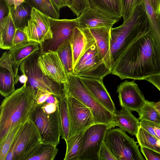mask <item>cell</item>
Segmentation results:
<instances>
[{"instance_id":"obj_34","label":"cell","mask_w":160,"mask_h":160,"mask_svg":"<svg viewBox=\"0 0 160 160\" xmlns=\"http://www.w3.org/2000/svg\"><path fill=\"white\" fill-rule=\"evenodd\" d=\"M25 122L19 123L13 127L9 130L3 140L0 142V160H5L19 130Z\"/></svg>"},{"instance_id":"obj_18","label":"cell","mask_w":160,"mask_h":160,"mask_svg":"<svg viewBox=\"0 0 160 160\" xmlns=\"http://www.w3.org/2000/svg\"><path fill=\"white\" fill-rule=\"evenodd\" d=\"M111 29L99 27L89 29L94 39L100 57L107 68L111 71L114 64L110 47Z\"/></svg>"},{"instance_id":"obj_20","label":"cell","mask_w":160,"mask_h":160,"mask_svg":"<svg viewBox=\"0 0 160 160\" xmlns=\"http://www.w3.org/2000/svg\"><path fill=\"white\" fill-rule=\"evenodd\" d=\"M40 51V44L30 41L14 47L5 52L6 56L15 69L18 71L19 66L24 60L31 55Z\"/></svg>"},{"instance_id":"obj_32","label":"cell","mask_w":160,"mask_h":160,"mask_svg":"<svg viewBox=\"0 0 160 160\" xmlns=\"http://www.w3.org/2000/svg\"><path fill=\"white\" fill-rule=\"evenodd\" d=\"M25 2L47 16L58 19L60 13L56 10L51 0H25Z\"/></svg>"},{"instance_id":"obj_25","label":"cell","mask_w":160,"mask_h":160,"mask_svg":"<svg viewBox=\"0 0 160 160\" xmlns=\"http://www.w3.org/2000/svg\"><path fill=\"white\" fill-rule=\"evenodd\" d=\"M151 32L160 48V14L157 13L149 0H143Z\"/></svg>"},{"instance_id":"obj_43","label":"cell","mask_w":160,"mask_h":160,"mask_svg":"<svg viewBox=\"0 0 160 160\" xmlns=\"http://www.w3.org/2000/svg\"><path fill=\"white\" fill-rule=\"evenodd\" d=\"M58 103L45 102L40 106L44 112L48 114H51L55 112L58 110Z\"/></svg>"},{"instance_id":"obj_22","label":"cell","mask_w":160,"mask_h":160,"mask_svg":"<svg viewBox=\"0 0 160 160\" xmlns=\"http://www.w3.org/2000/svg\"><path fill=\"white\" fill-rule=\"evenodd\" d=\"M94 9L120 20L122 17L121 0H88Z\"/></svg>"},{"instance_id":"obj_4","label":"cell","mask_w":160,"mask_h":160,"mask_svg":"<svg viewBox=\"0 0 160 160\" xmlns=\"http://www.w3.org/2000/svg\"><path fill=\"white\" fill-rule=\"evenodd\" d=\"M63 85L64 96L75 98L90 109L95 124L103 123L110 128L114 127L113 114L93 97L78 77L67 75V81Z\"/></svg>"},{"instance_id":"obj_29","label":"cell","mask_w":160,"mask_h":160,"mask_svg":"<svg viewBox=\"0 0 160 160\" xmlns=\"http://www.w3.org/2000/svg\"><path fill=\"white\" fill-rule=\"evenodd\" d=\"M56 52L62 62L67 75L73 74V58L70 40L65 41Z\"/></svg>"},{"instance_id":"obj_2","label":"cell","mask_w":160,"mask_h":160,"mask_svg":"<svg viewBox=\"0 0 160 160\" xmlns=\"http://www.w3.org/2000/svg\"><path fill=\"white\" fill-rule=\"evenodd\" d=\"M27 81L20 88L5 98L0 108V142L9 130L29 118L35 104L36 90L27 85Z\"/></svg>"},{"instance_id":"obj_15","label":"cell","mask_w":160,"mask_h":160,"mask_svg":"<svg viewBox=\"0 0 160 160\" xmlns=\"http://www.w3.org/2000/svg\"><path fill=\"white\" fill-rule=\"evenodd\" d=\"M76 19L78 27L83 29L99 27L111 29L120 20L100 12L91 6L86 8Z\"/></svg>"},{"instance_id":"obj_41","label":"cell","mask_w":160,"mask_h":160,"mask_svg":"<svg viewBox=\"0 0 160 160\" xmlns=\"http://www.w3.org/2000/svg\"><path fill=\"white\" fill-rule=\"evenodd\" d=\"M140 150L146 160H160V153L152 149L140 147Z\"/></svg>"},{"instance_id":"obj_31","label":"cell","mask_w":160,"mask_h":160,"mask_svg":"<svg viewBox=\"0 0 160 160\" xmlns=\"http://www.w3.org/2000/svg\"><path fill=\"white\" fill-rule=\"evenodd\" d=\"M135 136L141 147L147 148L160 153V140L141 126Z\"/></svg>"},{"instance_id":"obj_17","label":"cell","mask_w":160,"mask_h":160,"mask_svg":"<svg viewBox=\"0 0 160 160\" xmlns=\"http://www.w3.org/2000/svg\"><path fill=\"white\" fill-rule=\"evenodd\" d=\"M93 97L112 114L116 110L103 80L78 77Z\"/></svg>"},{"instance_id":"obj_7","label":"cell","mask_w":160,"mask_h":160,"mask_svg":"<svg viewBox=\"0 0 160 160\" xmlns=\"http://www.w3.org/2000/svg\"><path fill=\"white\" fill-rule=\"evenodd\" d=\"M104 142L117 160H144L134 138L120 128H109Z\"/></svg>"},{"instance_id":"obj_47","label":"cell","mask_w":160,"mask_h":160,"mask_svg":"<svg viewBox=\"0 0 160 160\" xmlns=\"http://www.w3.org/2000/svg\"><path fill=\"white\" fill-rule=\"evenodd\" d=\"M53 6L58 12L60 13V11L61 8L66 7L62 0H51Z\"/></svg>"},{"instance_id":"obj_6","label":"cell","mask_w":160,"mask_h":160,"mask_svg":"<svg viewBox=\"0 0 160 160\" xmlns=\"http://www.w3.org/2000/svg\"><path fill=\"white\" fill-rule=\"evenodd\" d=\"M42 142L38 129L29 118L19 130L5 160H26L28 156Z\"/></svg>"},{"instance_id":"obj_48","label":"cell","mask_w":160,"mask_h":160,"mask_svg":"<svg viewBox=\"0 0 160 160\" xmlns=\"http://www.w3.org/2000/svg\"><path fill=\"white\" fill-rule=\"evenodd\" d=\"M156 12L160 14V0H149Z\"/></svg>"},{"instance_id":"obj_49","label":"cell","mask_w":160,"mask_h":160,"mask_svg":"<svg viewBox=\"0 0 160 160\" xmlns=\"http://www.w3.org/2000/svg\"><path fill=\"white\" fill-rule=\"evenodd\" d=\"M65 6L68 7L72 10L73 3V0H62Z\"/></svg>"},{"instance_id":"obj_28","label":"cell","mask_w":160,"mask_h":160,"mask_svg":"<svg viewBox=\"0 0 160 160\" xmlns=\"http://www.w3.org/2000/svg\"><path fill=\"white\" fill-rule=\"evenodd\" d=\"M83 133L73 135L65 141L66 150L64 160H78Z\"/></svg>"},{"instance_id":"obj_27","label":"cell","mask_w":160,"mask_h":160,"mask_svg":"<svg viewBox=\"0 0 160 160\" xmlns=\"http://www.w3.org/2000/svg\"><path fill=\"white\" fill-rule=\"evenodd\" d=\"M58 110L60 118L62 138L65 141L69 137L70 121L66 98L64 96L59 98Z\"/></svg>"},{"instance_id":"obj_46","label":"cell","mask_w":160,"mask_h":160,"mask_svg":"<svg viewBox=\"0 0 160 160\" xmlns=\"http://www.w3.org/2000/svg\"><path fill=\"white\" fill-rule=\"evenodd\" d=\"M10 8L13 7L16 9L22 3L25 2V0H5Z\"/></svg>"},{"instance_id":"obj_3","label":"cell","mask_w":160,"mask_h":160,"mask_svg":"<svg viewBox=\"0 0 160 160\" xmlns=\"http://www.w3.org/2000/svg\"><path fill=\"white\" fill-rule=\"evenodd\" d=\"M151 31L143 5L137 7L120 26L112 28L110 31V47L113 64L133 42Z\"/></svg>"},{"instance_id":"obj_42","label":"cell","mask_w":160,"mask_h":160,"mask_svg":"<svg viewBox=\"0 0 160 160\" xmlns=\"http://www.w3.org/2000/svg\"><path fill=\"white\" fill-rule=\"evenodd\" d=\"M50 93L40 89L37 90L35 97V103L40 105L44 103Z\"/></svg>"},{"instance_id":"obj_26","label":"cell","mask_w":160,"mask_h":160,"mask_svg":"<svg viewBox=\"0 0 160 160\" xmlns=\"http://www.w3.org/2000/svg\"><path fill=\"white\" fill-rule=\"evenodd\" d=\"M19 80L16 78L8 69L0 67V93L6 98L15 91V85Z\"/></svg>"},{"instance_id":"obj_30","label":"cell","mask_w":160,"mask_h":160,"mask_svg":"<svg viewBox=\"0 0 160 160\" xmlns=\"http://www.w3.org/2000/svg\"><path fill=\"white\" fill-rule=\"evenodd\" d=\"M155 102L145 100L137 111L139 120H144L160 125V114L155 107Z\"/></svg>"},{"instance_id":"obj_35","label":"cell","mask_w":160,"mask_h":160,"mask_svg":"<svg viewBox=\"0 0 160 160\" xmlns=\"http://www.w3.org/2000/svg\"><path fill=\"white\" fill-rule=\"evenodd\" d=\"M23 31L26 35L29 41H33L40 44L45 40V37L42 31L38 24L31 19Z\"/></svg>"},{"instance_id":"obj_16","label":"cell","mask_w":160,"mask_h":160,"mask_svg":"<svg viewBox=\"0 0 160 160\" xmlns=\"http://www.w3.org/2000/svg\"><path fill=\"white\" fill-rule=\"evenodd\" d=\"M69 40L72 53L74 70L81 57L95 41L89 29H81L77 26L73 29Z\"/></svg>"},{"instance_id":"obj_10","label":"cell","mask_w":160,"mask_h":160,"mask_svg":"<svg viewBox=\"0 0 160 160\" xmlns=\"http://www.w3.org/2000/svg\"><path fill=\"white\" fill-rule=\"evenodd\" d=\"M109 128L106 124L97 123L84 131L78 160H99V151Z\"/></svg>"},{"instance_id":"obj_37","label":"cell","mask_w":160,"mask_h":160,"mask_svg":"<svg viewBox=\"0 0 160 160\" xmlns=\"http://www.w3.org/2000/svg\"><path fill=\"white\" fill-rule=\"evenodd\" d=\"M140 121V126L160 140V125L145 120Z\"/></svg>"},{"instance_id":"obj_5","label":"cell","mask_w":160,"mask_h":160,"mask_svg":"<svg viewBox=\"0 0 160 160\" xmlns=\"http://www.w3.org/2000/svg\"><path fill=\"white\" fill-rule=\"evenodd\" d=\"M40 53L39 51L31 55L20 66L22 75L27 78L26 84L36 91L40 89L61 98L64 96L63 84L56 82L42 72L38 64Z\"/></svg>"},{"instance_id":"obj_36","label":"cell","mask_w":160,"mask_h":160,"mask_svg":"<svg viewBox=\"0 0 160 160\" xmlns=\"http://www.w3.org/2000/svg\"><path fill=\"white\" fill-rule=\"evenodd\" d=\"M121 1L123 22L129 18L137 7L143 4V0H121Z\"/></svg>"},{"instance_id":"obj_11","label":"cell","mask_w":160,"mask_h":160,"mask_svg":"<svg viewBox=\"0 0 160 160\" xmlns=\"http://www.w3.org/2000/svg\"><path fill=\"white\" fill-rule=\"evenodd\" d=\"M64 96L70 121L69 138L83 133L95 122L93 114L89 108L74 97Z\"/></svg>"},{"instance_id":"obj_40","label":"cell","mask_w":160,"mask_h":160,"mask_svg":"<svg viewBox=\"0 0 160 160\" xmlns=\"http://www.w3.org/2000/svg\"><path fill=\"white\" fill-rule=\"evenodd\" d=\"M28 41V37L23 30L17 28L13 41V48Z\"/></svg>"},{"instance_id":"obj_39","label":"cell","mask_w":160,"mask_h":160,"mask_svg":"<svg viewBox=\"0 0 160 160\" xmlns=\"http://www.w3.org/2000/svg\"><path fill=\"white\" fill-rule=\"evenodd\" d=\"M117 160V159L104 141L99 151V160Z\"/></svg>"},{"instance_id":"obj_44","label":"cell","mask_w":160,"mask_h":160,"mask_svg":"<svg viewBox=\"0 0 160 160\" xmlns=\"http://www.w3.org/2000/svg\"><path fill=\"white\" fill-rule=\"evenodd\" d=\"M10 12V8L5 0H0V21L8 16Z\"/></svg>"},{"instance_id":"obj_24","label":"cell","mask_w":160,"mask_h":160,"mask_svg":"<svg viewBox=\"0 0 160 160\" xmlns=\"http://www.w3.org/2000/svg\"><path fill=\"white\" fill-rule=\"evenodd\" d=\"M32 7L24 2L16 9L10 8V12L13 23L17 28L23 30L31 18Z\"/></svg>"},{"instance_id":"obj_21","label":"cell","mask_w":160,"mask_h":160,"mask_svg":"<svg viewBox=\"0 0 160 160\" xmlns=\"http://www.w3.org/2000/svg\"><path fill=\"white\" fill-rule=\"evenodd\" d=\"M16 29L10 12L8 16L0 21V48L1 49L10 50L13 48V41Z\"/></svg>"},{"instance_id":"obj_23","label":"cell","mask_w":160,"mask_h":160,"mask_svg":"<svg viewBox=\"0 0 160 160\" xmlns=\"http://www.w3.org/2000/svg\"><path fill=\"white\" fill-rule=\"evenodd\" d=\"M57 146L42 142L28 156L26 160H53L58 150Z\"/></svg>"},{"instance_id":"obj_19","label":"cell","mask_w":160,"mask_h":160,"mask_svg":"<svg viewBox=\"0 0 160 160\" xmlns=\"http://www.w3.org/2000/svg\"><path fill=\"white\" fill-rule=\"evenodd\" d=\"M129 109L122 107L113 113L114 127L118 126L132 135L136 136L140 127L138 118H136Z\"/></svg>"},{"instance_id":"obj_1","label":"cell","mask_w":160,"mask_h":160,"mask_svg":"<svg viewBox=\"0 0 160 160\" xmlns=\"http://www.w3.org/2000/svg\"><path fill=\"white\" fill-rule=\"evenodd\" d=\"M111 74L143 80L160 74V48L151 32L135 40L114 62Z\"/></svg>"},{"instance_id":"obj_45","label":"cell","mask_w":160,"mask_h":160,"mask_svg":"<svg viewBox=\"0 0 160 160\" xmlns=\"http://www.w3.org/2000/svg\"><path fill=\"white\" fill-rule=\"evenodd\" d=\"M145 80L152 84L160 91V74L148 78Z\"/></svg>"},{"instance_id":"obj_8","label":"cell","mask_w":160,"mask_h":160,"mask_svg":"<svg viewBox=\"0 0 160 160\" xmlns=\"http://www.w3.org/2000/svg\"><path fill=\"white\" fill-rule=\"evenodd\" d=\"M29 118L38 129L42 142L57 145L59 143L61 135L58 108L55 112L48 114L44 112L40 105L35 103Z\"/></svg>"},{"instance_id":"obj_33","label":"cell","mask_w":160,"mask_h":160,"mask_svg":"<svg viewBox=\"0 0 160 160\" xmlns=\"http://www.w3.org/2000/svg\"><path fill=\"white\" fill-rule=\"evenodd\" d=\"M35 22L44 34L46 40L52 38L50 21L48 17L35 8H32L31 18Z\"/></svg>"},{"instance_id":"obj_38","label":"cell","mask_w":160,"mask_h":160,"mask_svg":"<svg viewBox=\"0 0 160 160\" xmlns=\"http://www.w3.org/2000/svg\"><path fill=\"white\" fill-rule=\"evenodd\" d=\"M90 6L88 0H73L71 10L78 17L86 8Z\"/></svg>"},{"instance_id":"obj_14","label":"cell","mask_w":160,"mask_h":160,"mask_svg":"<svg viewBox=\"0 0 160 160\" xmlns=\"http://www.w3.org/2000/svg\"><path fill=\"white\" fill-rule=\"evenodd\" d=\"M120 105L131 111H137L143 104L146 99L138 85L134 81L125 80L118 87Z\"/></svg>"},{"instance_id":"obj_12","label":"cell","mask_w":160,"mask_h":160,"mask_svg":"<svg viewBox=\"0 0 160 160\" xmlns=\"http://www.w3.org/2000/svg\"><path fill=\"white\" fill-rule=\"evenodd\" d=\"M52 38L40 44V52H56L66 41L69 40L75 27H78L76 18L59 19L48 17Z\"/></svg>"},{"instance_id":"obj_13","label":"cell","mask_w":160,"mask_h":160,"mask_svg":"<svg viewBox=\"0 0 160 160\" xmlns=\"http://www.w3.org/2000/svg\"><path fill=\"white\" fill-rule=\"evenodd\" d=\"M38 61L42 72L50 78L61 84L67 82V74L56 52L40 53Z\"/></svg>"},{"instance_id":"obj_9","label":"cell","mask_w":160,"mask_h":160,"mask_svg":"<svg viewBox=\"0 0 160 160\" xmlns=\"http://www.w3.org/2000/svg\"><path fill=\"white\" fill-rule=\"evenodd\" d=\"M111 71L107 68L99 54L96 43L84 53L74 70L78 77L102 79Z\"/></svg>"},{"instance_id":"obj_50","label":"cell","mask_w":160,"mask_h":160,"mask_svg":"<svg viewBox=\"0 0 160 160\" xmlns=\"http://www.w3.org/2000/svg\"><path fill=\"white\" fill-rule=\"evenodd\" d=\"M155 107L160 114V99L158 102H155Z\"/></svg>"}]
</instances>
